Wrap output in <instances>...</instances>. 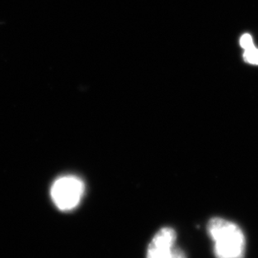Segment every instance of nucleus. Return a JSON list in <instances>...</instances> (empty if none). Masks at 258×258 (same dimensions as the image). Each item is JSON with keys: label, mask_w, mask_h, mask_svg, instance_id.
Masks as SVG:
<instances>
[{"label": "nucleus", "mask_w": 258, "mask_h": 258, "mask_svg": "<svg viewBox=\"0 0 258 258\" xmlns=\"http://www.w3.org/2000/svg\"><path fill=\"white\" fill-rule=\"evenodd\" d=\"M208 233L214 242L216 258H243L246 237L240 226L226 219L215 217L209 221Z\"/></svg>", "instance_id": "f257e3e1"}, {"label": "nucleus", "mask_w": 258, "mask_h": 258, "mask_svg": "<svg viewBox=\"0 0 258 258\" xmlns=\"http://www.w3.org/2000/svg\"><path fill=\"white\" fill-rule=\"evenodd\" d=\"M84 182L74 175L58 178L50 188L53 203L61 211H72L77 209L84 196Z\"/></svg>", "instance_id": "f03ea898"}, {"label": "nucleus", "mask_w": 258, "mask_h": 258, "mask_svg": "<svg viewBox=\"0 0 258 258\" xmlns=\"http://www.w3.org/2000/svg\"><path fill=\"white\" fill-rule=\"evenodd\" d=\"M177 235L171 227H163L152 238L146 258H186L181 249L175 246Z\"/></svg>", "instance_id": "7ed1b4c3"}, {"label": "nucleus", "mask_w": 258, "mask_h": 258, "mask_svg": "<svg viewBox=\"0 0 258 258\" xmlns=\"http://www.w3.org/2000/svg\"><path fill=\"white\" fill-rule=\"evenodd\" d=\"M243 59L246 63L251 64H258V49L253 47L245 50L243 54Z\"/></svg>", "instance_id": "20e7f679"}, {"label": "nucleus", "mask_w": 258, "mask_h": 258, "mask_svg": "<svg viewBox=\"0 0 258 258\" xmlns=\"http://www.w3.org/2000/svg\"><path fill=\"white\" fill-rule=\"evenodd\" d=\"M240 45L244 50H247V49L255 46L252 37L249 34H244L243 35H241V39H240Z\"/></svg>", "instance_id": "39448f33"}]
</instances>
